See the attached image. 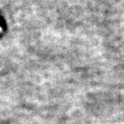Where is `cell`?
<instances>
[{"mask_svg":"<svg viewBox=\"0 0 124 124\" xmlns=\"http://www.w3.org/2000/svg\"><path fill=\"white\" fill-rule=\"evenodd\" d=\"M1 31H2V29H1V27H0V32H1Z\"/></svg>","mask_w":124,"mask_h":124,"instance_id":"6da1fadb","label":"cell"}]
</instances>
